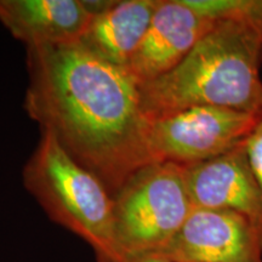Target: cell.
<instances>
[{"mask_svg": "<svg viewBox=\"0 0 262 262\" xmlns=\"http://www.w3.org/2000/svg\"><path fill=\"white\" fill-rule=\"evenodd\" d=\"M215 24L185 0H159L127 71L140 88L152 83L173 70Z\"/></svg>", "mask_w": 262, "mask_h": 262, "instance_id": "cell-7", "label": "cell"}, {"mask_svg": "<svg viewBox=\"0 0 262 262\" xmlns=\"http://www.w3.org/2000/svg\"><path fill=\"white\" fill-rule=\"evenodd\" d=\"M192 210L183 166L166 162L142 166L113 194V262L160 253Z\"/></svg>", "mask_w": 262, "mask_h": 262, "instance_id": "cell-4", "label": "cell"}, {"mask_svg": "<svg viewBox=\"0 0 262 262\" xmlns=\"http://www.w3.org/2000/svg\"><path fill=\"white\" fill-rule=\"evenodd\" d=\"M244 150L251 171L262 187V112L256 125L245 141Z\"/></svg>", "mask_w": 262, "mask_h": 262, "instance_id": "cell-12", "label": "cell"}, {"mask_svg": "<svg viewBox=\"0 0 262 262\" xmlns=\"http://www.w3.org/2000/svg\"><path fill=\"white\" fill-rule=\"evenodd\" d=\"M28 114L94 172L112 196L134 172L155 163L149 120L129 71L96 56L79 41L28 48Z\"/></svg>", "mask_w": 262, "mask_h": 262, "instance_id": "cell-1", "label": "cell"}, {"mask_svg": "<svg viewBox=\"0 0 262 262\" xmlns=\"http://www.w3.org/2000/svg\"><path fill=\"white\" fill-rule=\"evenodd\" d=\"M158 5L159 0L112 2L93 15L79 42L102 60L127 70Z\"/></svg>", "mask_w": 262, "mask_h": 262, "instance_id": "cell-10", "label": "cell"}, {"mask_svg": "<svg viewBox=\"0 0 262 262\" xmlns=\"http://www.w3.org/2000/svg\"><path fill=\"white\" fill-rule=\"evenodd\" d=\"M194 11L212 21H233L262 35V0H185Z\"/></svg>", "mask_w": 262, "mask_h": 262, "instance_id": "cell-11", "label": "cell"}, {"mask_svg": "<svg viewBox=\"0 0 262 262\" xmlns=\"http://www.w3.org/2000/svg\"><path fill=\"white\" fill-rule=\"evenodd\" d=\"M24 182L51 220L86 242L98 262L114 261L113 196L51 131L42 129L25 166Z\"/></svg>", "mask_w": 262, "mask_h": 262, "instance_id": "cell-3", "label": "cell"}, {"mask_svg": "<svg viewBox=\"0 0 262 262\" xmlns=\"http://www.w3.org/2000/svg\"><path fill=\"white\" fill-rule=\"evenodd\" d=\"M261 113L194 106L149 120L148 141L155 162L189 166L242 147Z\"/></svg>", "mask_w": 262, "mask_h": 262, "instance_id": "cell-5", "label": "cell"}, {"mask_svg": "<svg viewBox=\"0 0 262 262\" xmlns=\"http://www.w3.org/2000/svg\"><path fill=\"white\" fill-rule=\"evenodd\" d=\"M183 170L193 208L237 212L256 227L262 239V187L251 171L244 145Z\"/></svg>", "mask_w": 262, "mask_h": 262, "instance_id": "cell-8", "label": "cell"}, {"mask_svg": "<svg viewBox=\"0 0 262 262\" xmlns=\"http://www.w3.org/2000/svg\"><path fill=\"white\" fill-rule=\"evenodd\" d=\"M117 262H172V261L158 254H147V255H139V256L122 257Z\"/></svg>", "mask_w": 262, "mask_h": 262, "instance_id": "cell-13", "label": "cell"}, {"mask_svg": "<svg viewBox=\"0 0 262 262\" xmlns=\"http://www.w3.org/2000/svg\"><path fill=\"white\" fill-rule=\"evenodd\" d=\"M158 255L172 262H262L256 227L237 212L193 208Z\"/></svg>", "mask_w": 262, "mask_h": 262, "instance_id": "cell-6", "label": "cell"}, {"mask_svg": "<svg viewBox=\"0 0 262 262\" xmlns=\"http://www.w3.org/2000/svg\"><path fill=\"white\" fill-rule=\"evenodd\" d=\"M91 17L81 0H0V24L28 48L79 41Z\"/></svg>", "mask_w": 262, "mask_h": 262, "instance_id": "cell-9", "label": "cell"}, {"mask_svg": "<svg viewBox=\"0 0 262 262\" xmlns=\"http://www.w3.org/2000/svg\"><path fill=\"white\" fill-rule=\"evenodd\" d=\"M262 35L219 21L173 70L140 88L147 119L194 106L262 112Z\"/></svg>", "mask_w": 262, "mask_h": 262, "instance_id": "cell-2", "label": "cell"}]
</instances>
